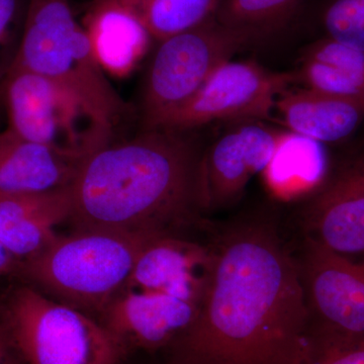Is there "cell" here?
Listing matches in <instances>:
<instances>
[{"instance_id": "24", "label": "cell", "mask_w": 364, "mask_h": 364, "mask_svg": "<svg viewBox=\"0 0 364 364\" xmlns=\"http://www.w3.org/2000/svg\"><path fill=\"white\" fill-rule=\"evenodd\" d=\"M303 364H364V339L333 346L312 347Z\"/></svg>"}, {"instance_id": "7", "label": "cell", "mask_w": 364, "mask_h": 364, "mask_svg": "<svg viewBox=\"0 0 364 364\" xmlns=\"http://www.w3.org/2000/svg\"><path fill=\"white\" fill-rule=\"evenodd\" d=\"M158 43L143 90L144 130L156 128L163 117L186 104L251 40L213 18Z\"/></svg>"}, {"instance_id": "9", "label": "cell", "mask_w": 364, "mask_h": 364, "mask_svg": "<svg viewBox=\"0 0 364 364\" xmlns=\"http://www.w3.org/2000/svg\"><path fill=\"white\" fill-rule=\"evenodd\" d=\"M299 264L313 346L364 339V261L353 262L308 237Z\"/></svg>"}, {"instance_id": "18", "label": "cell", "mask_w": 364, "mask_h": 364, "mask_svg": "<svg viewBox=\"0 0 364 364\" xmlns=\"http://www.w3.org/2000/svg\"><path fill=\"white\" fill-rule=\"evenodd\" d=\"M296 74L309 90L337 97H364V52L329 38L308 48Z\"/></svg>"}, {"instance_id": "2", "label": "cell", "mask_w": 364, "mask_h": 364, "mask_svg": "<svg viewBox=\"0 0 364 364\" xmlns=\"http://www.w3.org/2000/svg\"><path fill=\"white\" fill-rule=\"evenodd\" d=\"M188 131L150 129L83 160L70 186L75 229L171 233L198 210L200 152Z\"/></svg>"}, {"instance_id": "10", "label": "cell", "mask_w": 364, "mask_h": 364, "mask_svg": "<svg viewBox=\"0 0 364 364\" xmlns=\"http://www.w3.org/2000/svg\"><path fill=\"white\" fill-rule=\"evenodd\" d=\"M284 135L256 122H243L218 139L198 164V210L234 203L251 178L267 168Z\"/></svg>"}, {"instance_id": "14", "label": "cell", "mask_w": 364, "mask_h": 364, "mask_svg": "<svg viewBox=\"0 0 364 364\" xmlns=\"http://www.w3.org/2000/svg\"><path fill=\"white\" fill-rule=\"evenodd\" d=\"M85 159L0 132V196L49 193L68 188Z\"/></svg>"}, {"instance_id": "13", "label": "cell", "mask_w": 364, "mask_h": 364, "mask_svg": "<svg viewBox=\"0 0 364 364\" xmlns=\"http://www.w3.org/2000/svg\"><path fill=\"white\" fill-rule=\"evenodd\" d=\"M313 240L339 254L364 253V156L345 166L309 205Z\"/></svg>"}, {"instance_id": "8", "label": "cell", "mask_w": 364, "mask_h": 364, "mask_svg": "<svg viewBox=\"0 0 364 364\" xmlns=\"http://www.w3.org/2000/svg\"><path fill=\"white\" fill-rule=\"evenodd\" d=\"M296 73L272 71L253 61L224 62L186 104L154 129L189 131L215 121L257 122L274 112Z\"/></svg>"}, {"instance_id": "22", "label": "cell", "mask_w": 364, "mask_h": 364, "mask_svg": "<svg viewBox=\"0 0 364 364\" xmlns=\"http://www.w3.org/2000/svg\"><path fill=\"white\" fill-rule=\"evenodd\" d=\"M321 23L326 37L364 52V0H330Z\"/></svg>"}, {"instance_id": "25", "label": "cell", "mask_w": 364, "mask_h": 364, "mask_svg": "<svg viewBox=\"0 0 364 364\" xmlns=\"http://www.w3.org/2000/svg\"><path fill=\"white\" fill-rule=\"evenodd\" d=\"M20 261L9 252V250L0 242V275L7 274V273L16 272Z\"/></svg>"}, {"instance_id": "11", "label": "cell", "mask_w": 364, "mask_h": 364, "mask_svg": "<svg viewBox=\"0 0 364 364\" xmlns=\"http://www.w3.org/2000/svg\"><path fill=\"white\" fill-rule=\"evenodd\" d=\"M200 306L154 291L123 287L98 314V321L124 349L169 347L195 322Z\"/></svg>"}, {"instance_id": "16", "label": "cell", "mask_w": 364, "mask_h": 364, "mask_svg": "<svg viewBox=\"0 0 364 364\" xmlns=\"http://www.w3.org/2000/svg\"><path fill=\"white\" fill-rule=\"evenodd\" d=\"M280 121L296 135L318 143L348 138L364 119V97L327 95L304 87L287 90L275 102Z\"/></svg>"}, {"instance_id": "15", "label": "cell", "mask_w": 364, "mask_h": 364, "mask_svg": "<svg viewBox=\"0 0 364 364\" xmlns=\"http://www.w3.org/2000/svg\"><path fill=\"white\" fill-rule=\"evenodd\" d=\"M70 186L49 193L0 196V242L20 263L39 253L70 220Z\"/></svg>"}, {"instance_id": "3", "label": "cell", "mask_w": 364, "mask_h": 364, "mask_svg": "<svg viewBox=\"0 0 364 364\" xmlns=\"http://www.w3.org/2000/svg\"><path fill=\"white\" fill-rule=\"evenodd\" d=\"M163 233L75 229L57 235L16 272L56 301L100 314L123 289L144 246Z\"/></svg>"}, {"instance_id": "12", "label": "cell", "mask_w": 364, "mask_h": 364, "mask_svg": "<svg viewBox=\"0 0 364 364\" xmlns=\"http://www.w3.org/2000/svg\"><path fill=\"white\" fill-rule=\"evenodd\" d=\"M213 264L214 249L172 233L158 234L144 246L124 287L169 294L200 306Z\"/></svg>"}, {"instance_id": "23", "label": "cell", "mask_w": 364, "mask_h": 364, "mask_svg": "<svg viewBox=\"0 0 364 364\" xmlns=\"http://www.w3.org/2000/svg\"><path fill=\"white\" fill-rule=\"evenodd\" d=\"M28 0H0V52L18 41L20 44Z\"/></svg>"}, {"instance_id": "20", "label": "cell", "mask_w": 364, "mask_h": 364, "mask_svg": "<svg viewBox=\"0 0 364 364\" xmlns=\"http://www.w3.org/2000/svg\"><path fill=\"white\" fill-rule=\"evenodd\" d=\"M157 42L202 25L222 0H119Z\"/></svg>"}, {"instance_id": "26", "label": "cell", "mask_w": 364, "mask_h": 364, "mask_svg": "<svg viewBox=\"0 0 364 364\" xmlns=\"http://www.w3.org/2000/svg\"><path fill=\"white\" fill-rule=\"evenodd\" d=\"M11 348H14L6 328L0 326V364H11Z\"/></svg>"}, {"instance_id": "5", "label": "cell", "mask_w": 364, "mask_h": 364, "mask_svg": "<svg viewBox=\"0 0 364 364\" xmlns=\"http://www.w3.org/2000/svg\"><path fill=\"white\" fill-rule=\"evenodd\" d=\"M4 327L28 364H117L124 347L100 321L32 287L7 296Z\"/></svg>"}, {"instance_id": "17", "label": "cell", "mask_w": 364, "mask_h": 364, "mask_svg": "<svg viewBox=\"0 0 364 364\" xmlns=\"http://www.w3.org/2000/svg\"><path fill=\"white\" fill-rule=\"evenodd\" d=\"M85 28L100 65L117 76L133 70L152 39L119 0H93L86 13Z\"/></svg>"}, {"instance_id": "19", "label": "cell", "mask_w": 364, "mask_h": 364, "mask_svg": "<svg viewBox=\"0 0 364 364\" xmlns=\"http://www.w3.org/2000/svg\"><path fill=\"white\" fill-rule=\"evenodd\" d=\"M321 143L284 133L272 161L264 170L269 188L282 198L312 191L325 176V155Z\"/></svg>"}, {"instance_id": "6", "label": "cell", "mask_w": 364, "mask_h": 364, "mask_svg": "<svg viewBox=\"0 0 364 364\" xmlns=\"http://www.w3.org/2000/svg\"><path fill=\"white\" fill-rule=\"evenodd\" d=\"M9 130L68 156L85 159L111 143L114 126L65 87L33 72L7 69Z\"/></svg>"}, {"instance_id": "21", "label": "cell", "mask_w": 364, "mask_h": 364, "mask_svg": "<svg viewBox=\"0 0 364 364\" xmlns=\"http://www.w3.org/2000/svg\"><path fill=\"white\" fill-rule=\"evenodd\" d=\"M306 0H222L215 18L251 42L286 28Z\"/></svg>"}, {"instance_id": "4", "label": "cell", "mask_w": 364, "mask_h": 364, "mask_svg": "<svg viewBox=\"0 0 364 364\" xmlns=\"http://www.w3.org/2000/svg\"><path fill=\"white\" fill-rule=\"evenodd\" d=\"M7 69L39 74L63 86L114 126L129 112L93 53L69 0H28L25 25Z\"/></svg>"}, {"instance_id": "1", "label": "cell", "mask_w": 364, "mask_h": 364, "mask_svg": "<svg viewBox=\"0 0 364 364\" xmlns=\"http://www.w3.org/2000/svg\"><path fill=\"white\" fill-rule=\"evenodd\" d=\"M174 364H303L311 317L298 261L265 224L230 232L195 322L169 346Z\"/></svg>"}]
</instances>
